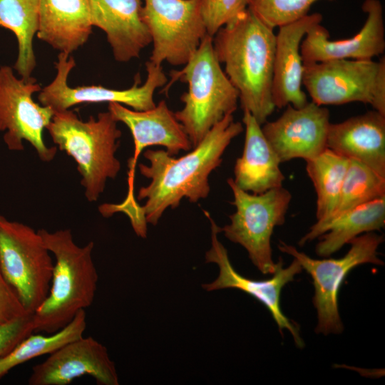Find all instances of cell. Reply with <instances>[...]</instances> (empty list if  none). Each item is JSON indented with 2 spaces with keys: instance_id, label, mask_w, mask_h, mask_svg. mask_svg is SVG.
Segmentation results:
<instances>
[{
  "instance_id": "obj_1",
  "label": "cell",
  "mask_w": 385,
  "mask_h": 385,
  "mask_svg": "<svg viewBox=\"0 0 385 385\" xmlns=\"http://www.w3.org/2000/svg\"><path fill=\"white\" fill-rule=\"evenodd\" d=\"M243 125L232 114L215 125L192 150L173 158L166 150L148 149L143 153L150 165L140 163V173L150 183L140 188L137 198L145 200L126 213L135 234L145 238L147 223L155 225L167 208L177 207L183 198L197 202L210 191L209 176L222 161L231 141L243 131Z\"/></svg>"
},
{
  "instance_id": "obj_2",
  "label": "cell",
  "mask_w": 385,
  "mask_h": 385,
  "mask_svg": "<svg viewBox=\"0 0 385 385\" xmlns=\"http://www.w3.org/2000/svg\"><path fill=\"white\" fill-rule=\"evenodd\" d=\"M276 34L248 8L213 36V48L239 94L242 110L262 125L275 106L272 96Z\"/></svg>"
},
{
  "instance_id": "obj_3",
  "label": "cell",
  "mask_w": 385,
  "mask_h": 385,
  "mask_svg": "<svg viewBox=\"0 0 385 385\" xmlns=\"http://www.w3.org/2000/svg\"><path fill=\"white\" fill-rule=\"evenodd\" d=\"M38 232L55 262L48 294L33 313L34 332L52 334L94 300L98 280L92 257L94 243L78 245L70 229Z\"/></svg>"
},
{
  "instance_id": "obj_4",
  "label": "cell",
  "mask_w": 385,
  "mask_h": 385,
  "mask_svg": "<svg viewBox=\"0 0 385 385\" xmlns=\"http://www.w3.org/2000/svg\"><path fill=\"white\" fill-rule=\"evenodd\" d=\"M117 123L108 111L82 120L68 109L54 112L46 127L59 150L75 160L89 202L97 201L108 180L114 179L120 170L115 153L122 133Z\"/></svg>"
},
{
  "instance_id": "obj_5",
  "label": "cell",
  "mask_w": 385,
  "mask_h": 385,
  "mask_svg": "<svg viewBox=\"0 0 385 385\" xmlns=\"http://www.w3.org/2000/svg\"><path fill=\"white\" fill-rule=\"evenodd\" d=\"M178 80L187 83L188 90L180 97L183 108L175 115L194 148L225 116L233 114L239 94L216 57L213 37L207 34L184 67L171 72L165 88Z\"/></svg>"
},
{
  "instance_id": "obj_6",
  "label": "cell",
  "mask_w": 385,
  "mask_h": 385,
  "mask_svg": "<svg viewBox=\"0 0 385 385\" xmlns=\"http://www.w3.org/2000/svg\"><path fill=\"white\" fill-rule=\"evenodd\" d=\"M51 254L38 231L0 215V272L29 313L48 294L54 266Z\"/></svg>"
},
{
  "instance_id": "obj_7",
  "label": "cell",
  "mask_w": 385,
  "mask_h": 385,
  "mask_svg": "<svg viewBox=\"0 0 385 385\" xmlns=\"http://www.w3.org/2000/svg\"><path fill=\"white\" fill-rule=\"evenodd\" d=\"M227 184L232 190L235 212L229 216L230 223L220 231L231 242L242 246L252 264L264 274H272L271 237L274 229L285 222L292 194L281 187L254 194L237 187L232 178Z\"/></svg>"
},
{
  "instance_id": "obj_8",
  "label": "cell",
  "mask_w": 385,
  "mask_h": 385,
  "mask_svg": "<svg viewBox=\"0 0 385 385\" xmlns=\"http://www.w3.org/2000/svg\"><path fill=\"white\" fill-rule=\"evenodd\" d=\"M384 240V235L374 232L364 233L349 242L351 247L342 257L323 260L313 259L293 245L279 241L278 249L297 260L313 280V304L318 321L317 333L328 335L344 331L338 306L340 287L356 267L363 264L384 265L377 252Z\"/></svg>"
},
{
  "instance_id": "obj_9",
  "label": "cell",
  "mask_w": 385,
  "mask_h": 385,
  "mask_svg": "<svg viewBox=\"0 0 385 385\" xmlns=\"http://www.w3.org/2000/svg\"><path fill=\"white\" fill-rule=\"evenodd\" d=\"M36 79L18 78L9 66H0V132L9 150H23L24 141L29 143L39 158L52 160L56 147H48L43 130L50 123L54 111L48 106L36 103L32 96L41 91Z\"/></svg>"
},
{
  "instance_id": "obj_10",
  "label": "cell",
  "mask_w": 385,
  "mask_h": 385,
  "mask_svg": "<svg viewBox=\"0 0 385 385\" xmlns=\"http://www.w3.org/2000/svg\"><path fill=\"white\" fill-rule=\"evenodd\" d=\"M141 17L151 36L149 61L184 66L207 34L199 0H143Z\"/></svg>"
},
{
  "instance_id": "obj_11",
  "label": "cell",
  "mask_w": 385,
  "mask_h": 385,
  "mask_svg": "<svg viewBox=\"0 0 385 385\" xmlns=\"http://www.w3.org/2000/svg\"><path fill=\"white\" fill-rule=\"evenodd\" d=\"M56 76L48 86L41 88L38 96L40 103L48 106L54 112L69 109L85 103H118L135 111H146L155 106L154 93L158 88L166 84L168 78L162 65L146 62L147 78L138 86L140 78L138 73L133 85L127 89H114L102 86L70 87L68 77L76 66L73 56L60 52L56 62Z\"/></svg>"
},
{
  "instance_id": "obj_12",
  "label": "cell",
  "mask_w": 385,
  "mask_h": 385,
  "mask_svg": "<svg viewBox=\"0 0 385 385\" xmlns=\"http://www.w3.org/2000/svg\"><path fill=\"white\" fill-rule=\"evenodd\" d=\"M204 213L211 227V247L205 254V262L216 264L219 267V274L213 282L202 284V287L209 292L228 288L237 289L253 297L268 309L279 332L282 334V330L287 329L292 334L296 346L303 348L304 342L300 337L299 326L284 314L280 306L283 287L293 281L294 277L303 270L300 263L294 259L289 266L284 267L283 260L279 257L275 262L274 272L271 278L257 280L242 276L233 267L227 250L218 240V234L221 232L220 227L208 212L204 211Z\"/></svg>"
},
{
  "instance_id": "obj_13",
  "label": "cell",
  "mask_w": 385,
  "mask_h": 385,
  "mask_svg": "<svg viewBox=\"0 0 385 385\" xmlns=\"http://www.w3.org/2000/svg\"><path fill=\"white\" fill-rule=\"evenodd\" d=\"M333 59L304 63L303 87L319 106L359 102L371 106L376 78L382 62Z\"/></svg>"
},
{
  "instance_id": "obj_14",
  "label": "cell",
  "mask_w": 385,
  "mask_h": 385,
  "mask_svg": "<svg viewBox=\"0 0 385 385\" xmlns=\"http://www.w3.org/2000/svg\"><path fill=\"white\" fill-rule=\"evenodd\" d=\"M285 108L276 120L261 125L280 162L296 158L306 161L325 150L331 123L329 109L312 101L300 108Z\"/></svg>"
},
{
  "instance_id": "obj_15",
  "label": "cell",
  "mask_w": 385,
  "mask_h": 385,
  "mask_svg": "<svg viewBox=\"0 0 385 385\" xmlns=\"http://www.w3.org/2000/svg\"><path fill=\"white\" fill-rule=\"evenodd\" d=\"M89 376L98 385H118V376L107 348L91 337L76 339L48 354L31 369L29 385H68Z\"/></svg>"
},
{
  "instance_id": "obj_16",
  "label": "cell",
  "mask_w": 385,
  "mask_h": 385,
  "mask_svg": "<svg viewBox=\"0 0 385 385\" xmlns=\"http://www.w3.org/2000/svg\"><path fill=\"white\" fill-rule=\"evenodd\" d=\"M366 18L361 29L347 38L330 39L322 22L306 33L300 46L304 63L333 59L371 60L385 51L383 7L379 0H365L361 6Z\"/></svg>"
},
{
  "instance_id": "obj_17",
  "label": "cell",
  "mask_w": 385,
  "mask_h": 385,
  "mask_svg": "<svg viewBox=\"0 0 385 385\" xmlns=\"http://www.w3.org/2000/svg\"><path fill=\"white\" fill-rule=\"evenodd\" d=\"M108 111L118 122L130 130L134 143L133 156L128 160V190L133 191L134 173L138 156L152 145L165 147L170 155L192 148L191 142L175 113L162 100L153 108L135 111L118 103H109Z\"/></svg>"
},
{
  "instance_id": "obj_18",
  "label": "cell",
  "mask_w": 385,
  "mask_h": 385,
  "mask_svg": "<svg viewBox=\"0 0 385 385\" xmlns=\"http://www.w3.org/2000/svg\"><path fill=\"white\" fill-rule=\"evenodd\" d=\"M322 21L321 14H308L296 21L278 28L272 86L275 108H283L288 105L300 108L308 103L307 96L302 90L304 61L300 46L307 31Z\"/></svg>"
},
{
  "instance_id": "obj_19",
  "label": "cell",
  "mask_w": 385,
  "mask_h": 385,
  "mask_svg": "<svg viewBox=\"0 0 385 385\" xmlns=\"http://www.w3.org/2000/svg\"><path fill=\"white\" fill-rule=\"evenodd\" d=\"M143 0H89L93 26L106 34L118 62L138 58L151 42L148 28L141 17Z\"/></svg>"
},
{
  "instance_id": "obj_20",
  "label": "cell",
  "mask_w": 385,
  "mask_h": 385,
  "mask_svg": "<svg viewBox=\"0 0 385 385\" xmlns=\"http://www.w3.org/2000/svg\"><path fill=\"white\" fill-rule=\"evenodd\" d=\"M327 148L385 177V115L374 110L331 123Z\"/></svg>"
},
{
  "instance_id": "obj_21",
  "label": "cell",
  "mask_w": 385,
  "mask_h": 385,
  "mask_svg": "<svg viewBox=\"0 0 385 385\" xmlns=\"http://www.w3.org/2000/svg\"><path fill=\"white\" fill-rule=\"evenodd\" d=\"M242 122L245 144L234 167L235 184L254 194L283 187L285 176L279 167L281 162L264 135L261 125L247 110H243Z\"/></svg>"
},
{
  "instance_id": "obj_22",
  "label": "cell",
  "mask_w": 385,
  "mask_h": 385,
  "mask_svg": "<svg viewBox=\"0 0 385 385\" xmlns=\"http://www.w3.org/2000/svg\"><path fill=\"white\" fill-rule=\"evenodd\" d=\"M89 0H39L37 37L70 55L92 31Z\"/></svg>"
},
{
  "instance_id": "obj_23",
  "label": "cell",
  "mask_w": 385,
  "mask_h": 385,
  "mask_svg": "<svg viewBox=\"0 0 385 385\" xmlns=\"http://www.w3.org/2000/svg\"><path fill=\"white\" fill-rule=\"evenodd\" d=\"M385 225V197L354 208L331 221L315 247L318 256L327 257L361 234Z\"/></svg>"
},
{
  "instance_id": "obj_24",
  "label": "cell",
  "mask_w": 385,
  "mask_h": 385,
  "mask_svg": "<svg viewBox=\"0 0 385 385\" xmlns=\"http://www.w3.org/2000/svg\"><path fill=\"white\" fill-rule=\"evenodd\" d=\"M385 197V177H382L367 165L349 160L337 206L331 217L318 227L312 226L300 238V247L319 238L326 226L342 214L374 200Z\"/></svg>"
},
{
  "instance_id": "obj_25",
  "label": "cell",
  "mask_w": 385,
  "mask_h": 385,
  "mask_svg": "<svg viewBox=\"0 0 385 385\" xmlns=\"http://www.w3.org/2000/svg\"><path fill=\"white\" fill-rule=\"evenodd\" d=\"M39 0H0V26L11 31L18 42L14 69L29 78L36 66L33 40L38 28Z\"/></svg>"
},
{
  "instance_id": "obj_26",
  "label": "cell",
  "mask_w": 385,
  "mask_h": 385,
  "mask_svg": "<svg viewBox=\"0 0 385 385\" xmlns=\"http://www.w3.org/2000/svg\"><path fill=\"white\" fill-rule=\"evenodd\" d=\"M349 159L327 148L317 157L306 160V171L317 193L318 227L333 215L339 198Z\"/></svg>"
},
{
  "instance_id": "obj_27",
  "label": "cell",
  "mask_w": 385,
  "mask_h": 385,
  "mask_svg": "<svg viewBox=\"0 0 385 385\" xmlns=\"http://www.w3.org/2000/svg\"><path fill=\"white\" fill-rule=\"evenodd\" d=\"M86 328L85 309L61 329L48 335L29 334L10 352L0 358V379L14 367L36 357L50 354L66 344L83 336Z\"/></svg>"
},
{
  "instance_id": "obj_28",
  "label": "cell",
  "mask_w": 385,
  "mask_h": 385,
  "mask_svg": "<svg viewBox=\"0 0 385 385\" xmlns=\"http://www.w3.org/2000/svg\"><path fill=\"white\" fill-rule=\"evenodd\" d=\"M318 1L319 0H250L248 9L264 24L275 29L305 16L311 6Z\"/></svg>"
},
{
  "instance_id": "obj_29",
  "label": "cell",
  "mask_w": 385,
  "mask_h": 385,
  "mask_svg": "<svg viewBox=\"0 0 385 385\" xmlns=\"http://www.w3.org/2000/svg\"><path fill=\"white\" fill-rule=\"evenodd\" d=\"M250 0H199L200 12L207 35L213 37L247 8Z\"/></svg>"
},
{
  "instance_id": "obj_30",
  "label": "cell",
  "mask_w": 385,
  "mask_h": 385,
  "mask_svg": "<svg viewBox=\"0 0 385 385\" xmlns=\"http://www.w3.org/2000/svg\"><path fill=\"white\" fill-rule=\"evenodd\" d=\"M34 333L33 313H26L0 324V358L10 352L20 342Z\"/></svg>"
},
{
  "instance_id": "obj_31",
  "label": "cell",
  "mask_w": 385,
  "mask_h": 385,
  "mask_svg": "<svg viewBox=\"0 0 385 385\" xmlns=\"http://www.w3.org/2000/svg\"><path fill=\"white\" fill-rule=\"evenodd\" d=\"M27 312L16 292L0 272V324L16 319Z\"/></svg>"
},
{
  "instance_id": "obj_32",
  "label": "cell",
  "mask_w": 385,
  "mask_h": 385,
  "mask_svg": "<svg viewBox=\"0 0 385 385\" xmlns=\"http://www.w3.org/2000/svg\"><path fill=\"white\" fill-rule=\"evenodd\" d=\"M371 106L385 115V60L381 63L376 78Z\"/></svg>"
}]
</instances>
